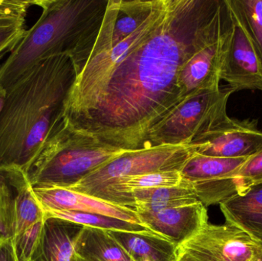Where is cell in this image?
Listing matches in <instances>:
<instances>
[{
	"label": "cell",
	"instance_id": "15",
	"mask_svg": "<svg viewBox=\"0 0 262 261\" xmlns=\"http://www.w3.org/2000/svg\"><path fill=\"white\" fill-rule=\"evenodd\" d=\"M262 182V150L249 158L237 173L224 179L194 184L197 199L205 206L243 194L252 185Z\"/></svg>",
	"mask_w": 262,
	"mask_h": 261
},
{
	"label": "cell",
	"instance_id": "27",
	"mask_svg": "<svg viewBox=\"0 0 262 261\" xmlns=\"http://www.w3.org/2000/svg\"><path fill=\"white\" fill-rule=\"evenodd\" d=\"M0 261H18L13 241L0 242Z\"/></svg>",
	"mask_w": 262,
	"mask_h": 261
},
{
	"label": "cell",
	"instance_id": "30",
	"mask_svg": "<svg viewBox=\"0 0 262 261\" xmlns=\"http://www.w3.org/2000/svg\"><path fill=\"white\" fill-rule=\"evenodd\" d=\"M256 261H262V252L261 255H260V257H258V260H257Z\"/></svg>",
	"mask_w": 262,
	"mask_h": 261
},
{
	"label": "cell",
	"instance_id": "2",
	"mask_svg": "<svg viewBox=\"0 0 262 261\" xmlns=\"http://www.w3.org/2000/svg\"><path fill=\"white\" fill-rule=\"evenodd\" d=\"M76 78L68 55L50 57L6 89L0 113V168L26 173L63 120L66 97Z\"/></svg>",
	"mask_w": 262,
	"mask_h": 261
},
{
	"label": "cell",
	"instance_id": "3",
	"mask_svg": "<svg viewBox=\"0 0 262 261\" xmlns=\"http://www.w3.org/2000/svg\"><path fill=\"white\" fill-rule=\"evenodd\" d=\"M107 2L34 0L42 12L0 65V85L6 90L43 60L62 55L72 59L77 76L92 55Z\"/></svg>",
	"mask_w": 262,
	"mask_h": 261
},
{
	"label": "cell",
	"instance_id": "12",
	"mask_svg": "<svg viewBox=\"0 0 262 261\" xmlns=\"http://www.w3.org/2000/svg\"><path fill=\"white\" fill-rule=\"evenodd\" d=\"M137 215L145 228L169 241L177 248L194 237L209 223L206 207L200 202L158 212Z\"/></svg>",
	"mask_w": 262,
	"mask_h": 261
},
{
	"label": "cell",
	"instance_id": "18",
	"mask_svg": "<svg viewBox=\"0 0 262 261\" xmlns=\"http://www.w3.org/2000/svg\"><path fill=\"white\" fill-rule=\"evenodd\" d=\"M132 261H174L177 248L151 231H107Z\"/></svg>",
	"mask_w": 262,
	"mask_h": 261
},
{
	"label": "cell",
	"instance_id": "5",
	"mask_svg": "<svg viewBox=\"0 0 262 261\" xmlns=\"http://www.w3.org/2000/svg\"><path fill=\"white\" fill-rule=\"evenodd\" d=\"M234 92L220 87L188 97L149 130L145 147L190 145L229 119L227 104Z\"/></svg>",
	"mask_w": 262,
	"mask_h": 261
},
{
	"label": "cell",
	"instance_id": "8",
	"mask_svg": "<svg viewBox=\"0 0 262 261\" xmlns=\"http://www.w3.org/2000/svg\"><path fill=\"white\" fill-rule=\"evenodd\" d=\"M44 220L26 173L17 167L0 168V242L13 241Z\"/></svg>",
	"mask_w": 262,
	"mask_h": 261
},
{
	"label": "cell",
	"instance_id": "10",
	"mask_svg": "<svg viewBox=\"0 0 262 261\" xmlns=\"http://www.w3.org/2000/svg\"><path fill=\"white\" fill-rule=\"evenodd\" d=\"M196 153L215 157L250 158L262 150V132L255 120L229 117L192 142Z\"/></svg>",
	"mask_w": 262,
	"mask_h": 261
},
{
	"label": "cell",
	"instance_id": "13",
	"mask_svg": "<svg viewBox=\"0 0 262 261\" xmlns=\"http://www.w3.org/2000/svg\"><path fill=\"white\" fill-rule=\"evenodd\" d=\"M32 192L43 211H74L95 213L141 225L134 210L70 188L61 187L32 188Z\"/></svg>",
	"mask_w": 262,
	"mask_h": 261
},
{
	"label": "cell",
	"instance_id": "31",
	"mask_svg": "<svg viewBox=\"0 0 262 261\" xmlns=\"http://www.w3.org/2000/svg\"><path fill=\"white\" fill-rule=\"evenodd\" d=\"M77 257V261H84L82 259L80 258V257H78V256L76 255Z\"/></svg>",
	"mask_w": 262,
	"mask_h": 261
},
{
	"label": "cell",
	"instance_id": "7",
	"mask_svg": "<svg viewBox=\"0 0 262 261\" xmlns=\"http://www.w3.org/2000/svg\"><path fill=\"white\" fill-rule=\"evenodd\" d=\"M262 245L232 224L208 223L180 245L177 256L187 261H256Z\"/></svg>",
	"mask_w": 262,
	"mask_h": 261
},
{
	"label": "cell",
	"instance_id": "6",
	"mask_svg": "<svg viewBox=\"0 0 262 261\" xmlns=\"http://www.w3.org/2000/svg\"><path fill=\"white\" fill-rule=\"evenodd\" d=\"M195 153L196 147L193 145L160 146L127 152L67 188L97 197L126 178L154 172H181Z\"/></svg>",
	"mask_w": 262,
	"mask_h": 261
},
{
	"label": "cell",
	"instance_id": "14",
	"mask_svg": "<svg viewBox=\"0 0 262 261\" xmlns=\"http://www.w3.org/2000/svg\"><path fill=\"white\" fill-rule=\"evenodd\" d=\"M230 28L231 21L218 39L196 52L182 67L178 78L182 101L198 92L220 88L222 60Z\"/></svg>",
	"mask_w": 262,
	"mask_h": 261
},
{
	"label": "cell",
	"instance_id": "17",
	"mask_svg": "<svg viewBox=\"0 0 262 261\" xmlns=\"http://www.w3.org/2000/svg\"><path fill=\"white\" fill-rule=\"evenodd\" d=\"M220 205L226 222L241 228L262 245V182Z\"/></svg>",
	"mask_w": 262,
	"mask_h": 261
},
{
	"label": "cell",
	"instance_id": "24",
	"mask_svg": "<svg viewBox=\"0 0 262 261\" xmlns=\"http://www.w3.org/2000/svg\"><path fill=\"white\" fill-rule=\"evenodd\" d=\"M25 19L0 20V58L12 52L18 45L26 30Z\"/></svg>",
	"mask_w": 262,
	"mask_h": 261
},
{
	"label": "cell",
	"instance_id": "11",
	"mask_svg": "<svg viewBox=\"0 0 262 261\" xmlns=\"http://www.w3.org/2000/svg\"><path fill=\"white\" fill-rule=\"evenodd\" d=\"M159 1L108 0L101 30L89 59L108 52L128 38L149 18Z\"/></svg>",
	"mask_w": 262,
	"mask_h": 261
},
{
	"label": "cell",
	"instance_id": "29",
	"mask_svg": "<svg viewBox=\"0 0 262 261\" xmlns=\"http://www.w3.org/2000/svg\"><path fill=\"white\" fill-rule=\"evenodd\" d=\"M174 261H187L186 260H184V259L181 258V257H179V256H177V259H176Z\"/></svg>",
	"mask_w": 262,
	"mask_h": 261
},
{
	"label": "cell",
	"instance_id": "25",
	"mask_svg": "<svg viewBox=\"0 0 262 261\" xmlns=\"http://www.w3.org/2000/svg\"><path fill=\"white\" fill-rule=\"evenodd\" d=\"M44 221L36 224L13 240L18 261H31L34 251L39 242Z\"/></svg>",
	"mask_w": 262,
	"mask_h": 261
},
{
	"label": "cell",
	"instance_id": "22",
	"mask_svg": "<svg viewBox=\"0 0 262 261\" xmlns=\"http://www.w3.org/2000/svg\"><path fill=\"white\" fill-rule=\"evenodd\" d=\"M45 218H54L89 228H98L104 231H149L140 224L130 223L116 218L95 213L74 211H46Z\"/></svg>",
	"mask_w": 262,
	"mask_h": 261
},
{
	"label": "cell",
	"instance_id": "23",
	"mask_svg": "<svg viewBox=\"0 0 262 261\" xmlns=\"http://www.w3.org/2000/svg\"><path fill=\"white\" fill-rule=\"evenodd\" d=\"M262 63V0H228Z\"/></svg>",
	"mask_w": 262,
	"mask_h": 261
},
{
	"label": "cell",
	"instance_id": "19",
	"mask_svg": "<svg viewBox=\"0 0 262 261\" xmlns=\"http://www.w3.org/2000/svg\"><path fill=\"white\" fill-rule=\"evenodd\" d=\"M130 195L137 213L158 212L200 202L192 184L184 180L176 186L135 190Z\"/></svg>",
	"mask_w": 262,
	"mask_h": 261
},
{
	"label": "cell",
	"instance_id": "20",
	"mask_svg": "<svg viewBox=\"0 0 262 261\" xmlns=\"http://www.w3.org/2000/svg\"><path fill=\"white\" fill-rule=\"evenodd\" d=\"M76 255L84 261H132L107 231L84 227L76 244Z\"/></svg>",
	"mask_w": 262,
	"mask_h": 261
},
{
	"label": "cell",
	"instance_id": "21",
	"mask_svg": "<svg viewBox=\"0 0 262 261\" xmlns=\"http://www.w3.org/2000/svg\"><path fill=\"white\" fill-rule=\"evenodd\" d=\"M249 159L215 157L195 153L181 170L182 178L192 184L224 179L237 173Z\"/></svg>",
	"mask_w": 262,
	"mask_h": 261
},
{
	"label": "cell",
	"instance_id": "4",
	"mask_svg": "<svg viewBox=\"0 0 262 261\" xmlns=\"http://www.w3.org/2000/svg\"><path fill=\"white\" fill-rule=\"evenodd\" d=\"M127 152L75 131L62 120L26 174L32 188H70Z\"/></svg>",
	"mask_w": 262,
	"mask_h": 261
},
{
	"label": "cell",
	"instance_id": "26",
	"mask_svg": "<svg viewBox=\"0 0 262 261\" xmlns=\"http://www.w3.org/2000/svg\"><path fill=\"white\" fill-rule=\"evenodd\" d=\"M34 0H0V20L25 19Z\"/></svg>",
	"mask_w": 262,
	"mask_h": 261
},
{
	"label": "cell",
	"instance_id": "28",
	"mask_svg": "<svg viewBox=\"0 0 262 261\" xmlns=\"http://www.w3.org/2000/svg\"><path fill=\"white\" fill-rule=\"evenodd\" d=\"M6 98V90L4 87L0 85V113H1L2 109L4 105L5 101Z\"/></svg>",
	"mask_w": 262,
	"mask_h": 261
},
{
	"label": "cell",
	"instance_id": "1",
	"mask_svg": "<svg viewBox=\"0 0 262 261\" xmlns=\"http://www.w3.org/2000/svg\"><path fill=\"white\" fill-rule=\"evenodd\" d=\"M230 21L227 0H167L143 42L85 93L64 101L63 121L112 147L146 148L149 130L182 102V67Z\"/></svg>",
	"mask_w": 262,
	"mask_h": 261
},
{
	"label": "cell",
	"instance_id": "16",
	"mask_svg": "<svg viewBox=\"0 0 262 261\" xmlns=\"http://www.w3.org/2000/svg\"><path fill=\"white\" fill-rule=\"evenodd\" d=\"M84 226L45 218L39 242L31 261H77L75 244Z\"/></svg>",
	"mask_w": 262,
	"mask_h": 261
},
{
	"label": "cell",
	"instance_id": "9",
	"mask_svg": "<svg viewBox=\"0 0 262 261\" xmlns=\"http://www.w3.org/2000/svg\"><path fill=\"white\" fill-rule=\"evenodd\" d=\"M229 9L231 28L222 60L220 78L235 92L243 90L262 91L261 60L230 6Z\"/></svg>",
	"mask_w": 262,
	"mask_h": 261
}]
</instances>
